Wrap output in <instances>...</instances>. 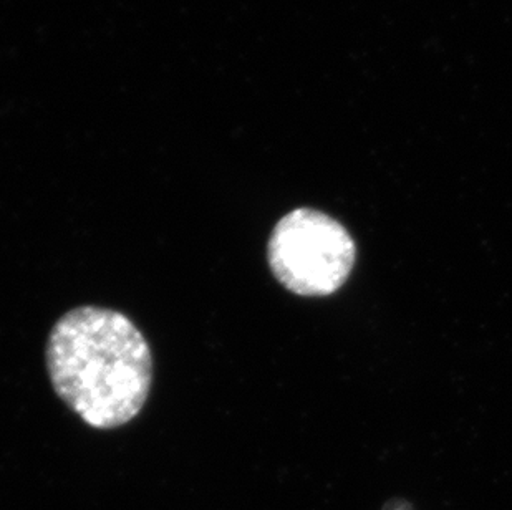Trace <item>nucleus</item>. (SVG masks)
<instances>
[{
    "label": "nucleus",
    "mask_w": 512,
    "mask_h": 510,
    "mask_svg": "<svg viewBox=\"0 0 512 510\" xmlns=\"http://www.w3.org/2000/svg\"><path fill=\"white\" fill-rule=\"evenodd\" d=\"M47 370L58 398L88 426L112 429L138 416L153 358L135 323L112 308H73L50 332Z\"/></svg>",
    "instance_id": "obj_1"
},
{
    "label": "nucleus",
    "mask_w": 512,
    "mask_h": 510,
    "mask_svg": "<svg viewBox=\"0 0 512 510\" xmlns=\"http://www.w3.org/2000/svg\"><path fill=\"white\" fill-rule=\"evenodd\" d=\"M357 249L352 236L325 212L299 207L277 222L267 260L285 289L300 297H327L352 272Z\"/></svg>",
    "instance_id": "obj_2"
},
{
    "label": "nucleus",
    "mask_w": 512,
    "mask_h": 510,
    "mask_svg": "<svg viewBox=\"0 0 512 510\" xmlns=\"http://www.w3.org/2000/svg\"><path fill=\"white\" fill-rule=\"evenodd\" d=\"M385 510H411V507L403 501H392L388 502Z\"/></svg>",
    "instance_id": "obj_3"
}]
</instances>
